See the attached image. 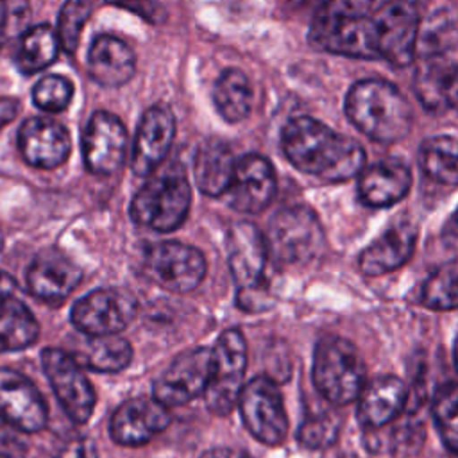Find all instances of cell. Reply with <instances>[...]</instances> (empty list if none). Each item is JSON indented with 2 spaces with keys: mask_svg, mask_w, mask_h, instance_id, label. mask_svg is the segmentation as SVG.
Segmentation results:
<instances>
[{
  "mask_svg": "<svg viewBox=\"0 0 458 458\" xmlns=\"http://www.w3.org/2000/svg\"><path fill=\"white\" fill-rule=\"evenodd\" d=\"M268 259L279 267L310 265L326 252V234L317 213L302 204L274 213L263 233Z\"/></svg>",
  "mask_w": 458,
  "mask_h": 458,
  "instance_id": "6",
  "label": "cell"
},
{
  "mask_svg": "<svg viewBox=\"0 0 458 458\" xmlns=\"http://www.w3.org/2000/svg\"><path fill=\"white\" fill-rule=\"evenodd\" d=\"M211 376V349L195 347L177 354L159 374L152 397L166 408H177L204 395Z\"/></svg>",
  "mask_w": 458,
  "mask_h": 458,
  "instance_id": "13",
  "label": "cell"
},
{
  "mask_svg": "<svg viewBox=\"0 0 458 458\" xmlns=\"http://www.w3.org/2000/svg\"><path fill=\"white\" fill-rule=\"evenodd\" d=\"M73 97V84L63 77V75H45L41 77L34 89H32V100L36 107H39L45 113H61L64 111Z\"/></svg>",
  "mask_w": 458,
  "mask_h": 458,
  "instance_id": "36",
  "label": "cell"
},
{
  "mask_svg": "<svg viewBox=\"0 0 458 458\" xmlns=\"http://www.w3.org/2000/svg\"><path fill=\"white\" fill-rule=\"evenodd\" d=\"M82 270L57 249L39 252L27 270L30 293L48 304H61L81 283Z\"/></svg>",
  "mask_w": 458,
  "mask_h": 458,
  "instance_id": "22",
  "label": "cell"
},
{
  "mask_svg": "<svg viewBox=\"0 0 458 458\" xmlns=\"http://www.w3.org/2000/svg\"><path fill=\"white\" fill-rule=\"evenodd\" d=\"M456 157V140L447 134L424 140L419 150V163L424 175L447 186H454L458 179Z\"/></svg>",
  "mask_w": 458,
  "mask_h": 458,
  "instance_id": "31",
  "label": "cell"
},
{
  "mask_svg": "<svg viewBox=\"0 0 458 458\" xmlns=\"http://www.w3.org/2000/svg\"><path fill=\"white\" fill-rule=\"evenodd\" d=\"M277 347L267 349L265 351V369H267V377L272 379L274 383H284L290 377L292 372V361H290V352L288 347L281 342Z\"/></svg>",
  "mask_w": 458,
  "mask_h": 458,
  "instance_id": "39",
  "label": "cell"
},
{
  "mask_svg": "<svg viewBox=\"0 0 458 458\" xmlns=\"http://www.w3.org/2000/svg\"><path fill=\"white\" fill-rule=\"evenodd\" d=\"M141 267L152 283L175 293L195 290L208 272V261L197 247L174 240L148 243Z\"/></svg>",
  "mask_w": 458,
  "mask_h": 458,
  "instance_id": "9",
  "label": "cell"
},
{
  "mask_svg": "<svg viewBox=\"0 0 458 458\" xmlns=\"http://www.w3.org/2000/svg\"><path fill=\"white\" fill-rule=\"evenodd\" d=\"M413 91L428 113L442 114L456 106L458 54L456 48L417 52Z\"/></svg>",
  "mask_w": 458,
  "mask_h": 458,
  "instance_id": "14",
  "label": "cell"
},
{
  "mask_svg": "<svg viewBox=\"0 0 458 458\" xmlns=\"http://www.w3.org/2000/svg\"><path fill=\"white\" fill-rule=\"evenodd\" d=\"M227 263L243 311H263L272 304L267 267L270 263L263 233L252 222H236L227 233Z\"/></svg>",
  "mask_w": 458,
  "mask_h": 458,
  "instance_id": "5",
  "label": "cell"
},
{
  "mask_svg": "<svg viewBox=\"0 0 458 458\" xmlns=\"http://www.w3.org/2000/svg\"><path fill=\"white\" fill-rule=\"evenodd\" d=\"M57 52L59 39L55 30L50 25L41 23L21 34L14 61L21 73L32 75L50 66L55 61Z\"/></svg>",
  "mask_w": 458,
  "mask_h": 458,
  "instance_id": "30",
  "label": "cell"
},
{
  "mask_svg": "<svg viewBox=\"0 0 458 458\" xmlns=\"http://www.w3.org/2000/svg\"><path fill=\"white\" fill-rule=\"evenodd\" d=\"M16 288H18V286H16L14 277H13L11 274L0 270V302H2L4 299H7V297L14 295Z\"/></svg>",
  "mask_w": 458,
  "mask_h": 458,
  "instance_id": "43",
  "label": "cell"
},
{
  "mask_svg": "<svg viewBox=\"0 0 458 458\" xmlns=\"http://www.w3.org/2000/svg\"><path fill=\"white\" fill-rule=\"evenodd\" d=\"M456 281H458V267L456 261L451 259L433 270L429 277L422 284L420 292V302L429 310L438 311H451L456 308L458 302V292H456Z\"/></svg>",
  "mask_w": 458,
  "mask_h": 458,
  "instance_id": "32",
  "label": "cell"
},
{
  "mask_svg": "<svg viewBox=\"0 0 458 458\" xmlns=\"http://www.w3.org/2000/svg\"><path fill=\"white\" fill-rule=\"evenodd\" d=\"M2 442H4V444H7V440H5L4 437H0V444H2ZM0 453H4V449H2V447H0Z\"/></svg>",
  "mask_w": 458,
  "mask_h": 458,
  "instance_id": "46",
  "label": "cell"
},
{
  "mask_svg": "<svg viewBox=\"0 0 458 458\" xmlns=\"http://www.w3.org/2000/svg\"><path fill=\"white\" fill-rule=\"evenodd\" d=\"M236 157L231 147L220 140H209L197 148L193 175L197 188L208 197H222L231 182Z\"/></svg>",
  "mask_w": 458,
  "mask_h": 458,
  "instance_id": "26",
  "label": "cell"
},
{
  "mask_svg": "<svg viewBox=\"0 0 458 458\" xmlns=\"http://www.w3.org/2000/svg\"><path fill=\"white\" fill-rule=\"evenodd\" d=\"M20 111V102L16 98L0 97V129L13 122Z\"/></svg>",
  "mask_w": 458,
  "mask_h": 458,
  "instance_id": "41",
  "label": "cell"
},
{
  "mask_svg": "<svg viewBox=\"0 0 458 458\" xmlns=\"http://www.w3.org/2000/svg\"><path fill=\"white\" fill-rule=\"evenodd\" d=\"M458 390L454 381H447L438 386L431 403V415L435 428L451 454L458 453Z\"/></svg>",
  "mask_w": 458,
  "mask_h": 458,
  "instance_id": "33",
  "label": "cell"
},
{
  "mask_svg": "<svg viewBox=\"0 0 458 458\" xmlns=\"http://www.w3.org/2000/svg\"><path fill=\"white\" fill-rule=\"evenodd\" d=\"M138 313V301L120 288H98L81 297L70 318L75 329L86 336L118 335L129 327Z\"/></svg>",
  "mask_w": 458,
  "mask_h": 458,
  "instance_id": "11",
  "label": "cell"
},
{
  "mask_svg": "<svg viewBox=\"0 0 458 458\" xmlns=\"http://www.w3.org/2000/svg\"><path fill=\"white\" fill-rule=\"evenodd\" d=\"M136 70L134 50L120 38L100 34L88 52L89 77L106 88H120L129 82Z\"/></svg>",
  "mask_w": 458,
  "mask_h": 458,
  "instance_id": "25",
  "label": "cell"
},
{
  "mask_svg": "<svg viewBox=\"0 0 458 458\" xmlns=\"http://www.w3.org/2000/svg\"><path fill=\"white\" fill-rule=\"evenodd\" d=\"M358 175V197L369 208H390L404 199L411 188V170L397 157L361 168Z\"/></svg>",
  "mask_w": 458,
  "mask_h": 458,
  "instance_id": "24",
  "label": "cell"
},
{
  "mask_svg": "<svg viewBox=\"0 0 458 458\" xmlns=\"http://www.w3.org/2000/svg\"><path fill=\"white\" fill-rule=\"evenodd\" d=\"M419 229L411 220L392 224L377 240L367 245L360 258L358 268L367 277H379L406 265L417 245Z\"/></svg>",
  "mask_w": 458,
  "mask_h": 458,
  "instance_id": "21",
  "label": "cell"
},
{
  "mask_svg": "<svg viewBox=\"0 0 458 458\" xmlns=\"http://www.w3.org/2000/svg\"><path fill=\"white\" fill-rule=\"evenodd\" d=\"M344 107L349 122L372 141L395 143L411 131V106L388 81L363 79L354 82L347 91Z\"/></svg>",
  "mask_w": 458,
  "mask_h": 458,
  "instance_id": "3",
  "label": "cell"
},
{
  "mask_svg": "<svg viewBox=\"0 0 458 458\" xmlns=\"http://www.w3.org/2000/svg\"><path fill=\"white\" fill-rule=\"evenodd\" d=\"M39 335L32 311L16 295L0 302V352H16L30 347Z\"/></svg>",
  "mask_w": 458,
  "mask_h": 458,
  "instance_id": "28",
  "label": "cell"
},
{
  "mask_svg": "<svg viewBox=\"0 0 458 458\" xmlns=\"http://www.w3.org/2000/svg\"><path fill=\"white\" fill-rule=\"evenodd\" d=\"M93 11V0H66L57 18L59 47L66 54H73L79 47V38L84 23Z\"/></svg>",
  "mask_w": 458,
  "mask_h": 458,
  "instance_id": "35",
  "label": "cell"
},
{
  "mask_svg": "<svg viewBox=\"0 0 458 458\" xmlns=\"http://www.w3.org/2000/svg\"><path fill=\"white\" fill-rule=\"evenodd\" d=\"M57 458H98L97 445L88 437H79L64 444Z\"/></svg>",
  "mask_w": 458,
  "mask_h": 458,
  "instance_id": "40",
  "label": "cell"
},
{
  "mask_svg": "<svg viewBox=\"0 0 458 458\" xmlns=\"http://www.w3.org/2000/svg\"><path fill=\"white\" fill-rule=\"evenodd\" d=\"M4 27H5V9H4V2L0 0V47L4 41Z\"/></svg>",
  "mask_w": 458,
  "mask_h": 458,
  "instance_id": "44",
  "label": "cell"
},
{
  "mask_svg": "<svg viewBox=\"0 0 458 458\" xmlns=\"http://www.w3.org/2000/svg\"><path fill=\"white\" fill-rule=\"evenodd\" d=\"M365 381V361L351 340L336 335L318 340L313 354V383L329 404L345 406L356 401Z\"/></svg>",
  "mask_w": 458,
  "mask_h": 458,
  "instance_id": "7",
  "label": "cell"
},
{
  "mask_svg": "<svg viewBox=\"0 0 458 458\" xmlns=\"http://www.w3.org/2000/svg\"><path fill=\"white\" fill-rule=\"evenodd\" d=\"M247 372V342L240 329H225L211 349V376L204 392L208 410L229 415L240 399Z\"/></svg>",
  "mask_w": 458,
  "mask_h": 458,
  "instance_id": "8",
  "label": "cell"
},
{
  "mask_svg": "<svg viewBox=\"0 0 458 458\" xmlns=\"http://www.w3.org/2000/svg\"><path fill=\"white\" fill-rule=\"evenodd\" d=\"M286 7H299V5H302V4H306L308 0H281Z\"/></svg>",
  "mask_w": 458,
  "mask_h": 458,
  "instance_id": "45",
  "label": "cell"
},
{
  "mask_svg": "<svg viewBox=\"0 0 458 458\" xmlns=\"http://www.w3.org/2000/svg\"><path fill=\"white\" fill-rule=\"evenodd\" d=\"M277 181L272 163L261 154H245L236 159L231 182L222 197L242 213H261L276 195Z\"/></svg>",
  "mask_w": 458,
  "mask_h": 458,
  "instance_id": "16",
  "label": "cell"
},
{
  "mask_svg": "<svg viewBox=\"0 0 458 458\" xmlns=\"http://www.w3.org/2000/svg\"><path fill=\"white\" fill-rule=\"evenodd\" d=\"M81 367L95 372H120L132 360L131 344L118 335L88 336L72 354Z\"/></svg>",
  "mask_w": 458,
  "mask_h": 458,
  "instance_id": "29",
  "label": "cell"
},
{
  "mask_svg": "<svg viewBox=\"0 0 458 458\" xmlns=\"http://www.w3.org/2000/svg\"><path fill=\"white\" fill-rule=\"evenodd\" d=\"M172 422L170 410L154 397H132L122 403L109 420L111 438L123 447H140L165 431Z\"/></svg>",
  "mask_w": 458,
  "mask_h": 458,
  "instance_id": "18",
  "label": "cell"
},
{
  "mask_svg": "<svg viewBox=\"0 0 458 458\" xmlns=\"http://www.w3.org/2000/svg\"><path fill=\"white\" fill-rule=\"evenodd\" d=\"M0 419L23 433H38L48 422L47 403L23 374L0 367Z\"/></svg>",
  "mask_w": 458,
  "mask_h": 458,
  "instance_id": "17",
  "label": "cell"
},
{
  "mask_svg": "<svg viewBox=\"0 0 458 458\" xmlns=\"http://www.w3.org/2000/svg\"><path fill=\"white\" fill-rule=\"evenodd\" d=\"M240 413L249 433L263 445H281L288 433V415L277 383L267 376H256L243 385Z\"/></svg>",
  "mask_w": 458,
  "mask_h": 458,
  "instance_id": "10",
  "label": "cell"
},
{
  "mask_svg": "<svg viewBox=\"0 0 458 458\" xmlns=\"http://www.w3.org/2000/svg\"><path fill=\"white\" fill-rule=\"evenodd\" d=\"M408 388L404 381L394 374L377 376L365 381L356 397L358 422L365 429H379L395 422L406 406Z\"/></svg>",
  "mask_w": 458,
  "mask_h": 458,
  "instance_id": "23",
  "label": "cell"
},
{
  "mask_svg": "<svg viewBox=\"0 0 458 458\" xmlns=\"http://www.w3.org/2000/svg\"><path fill=\"white\" fill-rule=\"evenodd\" d=\"M281 148L299 172L327 182H344L356 177L367 157L356 140L311 116H295L284 123Z\"/></svg>",
  "mask_w": 458,
  "mask_h": 458,
  "instance_id": "2",
  "label": "cell"
},
{
  "mask_svg": "<svg viewBox=\"0 0 458 458\" xmlns=\"http://www.w3.org/2000/svg\"><path fill=\"white\" fill-rule=\"evenodd\" d=\"M41 367L64 413L75 424H86L93 415L97 395L77 360L63 349L47 347L41 352Z\"/></svg>",
  "mask_w": 458,
  "mask_h": 458,
  "instance_id": "12",
  "label": "cell"
},
{
  "mask_svg": "<svg viewBox=\"0 0 458 458\" xmlns=\"http://www.w3.org/2000/svg\"><path fill=\"white\" fill-rule=\"evenodd\" d=\"M18 145L25 163L41 170L61 166L72 150L68 129L47 116L27 118L20 127Z\"/></svg>",
  "mask_w": 458,
  "mask_h": 458,
  "instance_id": "20",
  "label": "cell"
},
{
  "mask_svg": "<svg viewBox=\"0 0 458 458\" xmlns=\"http://www.w3.org/2000/svg\"><path fill=\"white\" fill-rule=\"evenodd\" d=\"M191 204V188L179 161L156 168L131 200L129 215L140 227L157 233L179 229Z\"/></svg>",
  "mask_w": 458,
  "mask_h": 458,
  "instance_id": "4",
  "label": "cell"
},
{
  "mask_svg": "<svg viewBox=\"0 0 458 458\" xmlns=\"http://www.w3.org/2000/svg\"><path fill=\"white\" fill-rule=\"evenodd\" d=\"M420 21L422 0H324L311 18L308 41L320 52L408 66Z\"/></svg>",
  "mask_w": 458,
  "mask_h": 458,
  "instance_id": "1",
  "label": "cell"
},
{
  "mask_svg": "<svg viewBox=\"0 0 458 458\" xmlns=\"http://www.w3.org/2000/svg\"><path fill=\"white\" fill-rule=\"evenodd\" d=\"M82 157L88 172L95 175H111L122 168L127 157V131L116 114H91L82 132Z\"/></svg>",
  "mask_w": 458,
  "mask_h": 458,
  "instance_id": "15",
  "label": "cell"
},
{
  "mask_svg": "<svg viewBox=\"0 0 458 458\" xmlns=\"http://www.w3.org/2000/svg\"><path fill=\"white\" fill-rule=\"evenodd\" d=\"M415 413H410L401 424L392 428L388 433V451L394 454L408 456L419 453V449L424 444L426 429L424 424L413 417Z\"/></svg>",
  "mask_w": 458,
  "mask_h": 458,
  "instance_id": "37",
  "label": "cell"
},
{
  "mask_svg": "<svg viewBox=\"0 0 458 458\" xmlns=\"http://www.w3.org/2000/svg\"><path fill=\"white\" fill-rule=\"evenodd\" d=\"M199 458H249L245 453L231 447H213L204 451Z\"/></svg>",
  "mask_w": 458,
  "mask_h": 458,
  "instance_id": "42",
  "label": "cell"
},
{
  "mask_svg": "<svg viewBox=\"0 0 458 458\" xmlns=\"http://www.w3.org/2000/svg\"><path fill=\"white\" fill-rule=\"evenodd\" d=\"M106 4L131 11L152 25H157L166 18V11L157 0H106Z\"/></svg>",
  "mask_w": 458,
  "mask_h": 458,
  "instance_id": "38",
  "label": "cell"
},
{
  "mask_svg": "<svg viewBox=\"0 0 458 458\" xmlns=\"http://www.w3.org/2000/svg\"><path fill=\"white\" fill-rule=\"evenodd\" d=\"M175 136V118L174 113L163 106H150L138 123L134 136L131 170L138 177H148L156 168H159L170 152Z\"/></svg>",
  "mask_w": 458,
  "mask_h": 458,
  "instance_id": "19",
  "label": "cell"
},
{
  "mask_svg": "<svg viewBox=\"0 0 458 458\" xmlns=\"http://www.w3.org/2000/svg\"><path fill=\"white\" fill-rule=\"evenodd\" d=\"M213 102L218 114L229 123L247 118L254 102V89L249 77L240 68L224 70L215 82Z\"/></svg>",
  "mask_w": 458,
  "mask_h": 458,
  "instance_id": "27",
  "label": "cell"
},
{
  "mask_svg": "<svg viewBox=\"0 0 458 458\" xmlns=\"http://www.w3.org/2000/svg\"><path fill=\"white\" fill-rule=\"evenodd\" d=\"M340 417L333 410L311 411L301 422L297 438L310 449H327L340 435Z\"/></svg>",
  "mask_w": 458,
  "mask_h": 458,
  "instance_id": "34",
  "label": "cell"
}]
</instances>
